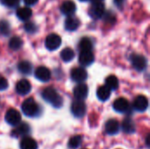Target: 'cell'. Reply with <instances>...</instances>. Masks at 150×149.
Instances as JSON below:
<instances>
[{
    "label": "cell",
    "mask_w": 150,
    "mask_h": 149,
    "mask_svg": "<svg viewBox=\"0 0 150 149\" xmlns=\"http://www.w3.org/2000/svg\"><path fill=\"white\" fill-rule=\"evenodd\" d=\"M120 131V123L116 119H110L105 123V132L110 135L118 133Z\"/></svg>",
    "instance_id": "e0dca14e"
},
{
    "label": "cell",
    "mask_w": 150,
    "mask_h": 149,
    "mask_svg": "<svg viewBox=\"0 0 150 149\" xmlns=\"http://www.w3.org/2000/svg\"><path fill=\"white\" fill-rule=\"evenodd\" d=\"M18 69L21 74L24 75H30L33 69L32 64L28 61H22L18 65Z\"/></svg>",
    "instance_id": "7402d4cb"
},
{
    "label": "cell",
    "mask_w": 150,
    "mask_h": 149,
    "mask_svg": "<svg viewBox=\"0 0 150 149\" xmlns=\"http://www.w3.org/2000/svg\"><path fill=\"white\" fill-rule=\"evenodd\" d=\"M113 109L120 112V113H123V112H127L129 110V103L128 101L124 98V97H120L118 99H116L113 103Z\"/></svg>",
    "instance_id": "4fadbf2b"
},
{
    "label": "cell",
    "mask_w": 150,
    "mask_h": 149,
    "mask_svg": "<svg viewBox=\"0 0 150 149\" xmlns=\"http://www.w3.org/2000/svg\"><path fill=\"white\" fill-rule=\"evenodd\" d=\"M88 87L84 83H79L74 88V97L76 100L83 101L88 96Z\"/></svg>",
    "instance_id": "30bf717a"
},
{
    "label": "cell",
    "mask_w": 150,
    "mask_h": 149,
    "mask_svg": "<svg viewBox=\"0 0 150 149\" xmlns=\"http://www.w3.org/2000/svg\"><path fill=\"white\" fill-rule=\"evenodd\" d=\"M149 106V100L145 96H138L134 101V108L138 112H145Z\"/></svg>",
    "instance_id": "7c38bea8"
},
{
    "label": "cell",
    "mask_w": 150,
    "mask_h": 149,
    "mask_svg": "<svg viewBox=\"0 0 150 149\" xmlns=\"http://www.w3.org/2000/svg\"><path fill=\"white\" fill-rule=\"evenodd\" d=\"M22 45H23V41H22L21 38H19L18 36L12 37L9 41V47L12 50H18L22 47Z\"/></svg>",
    "instance_id": "4316f807"
},
{
    "label": "cell",
    "mask_w": 150,
    "mask_h": 149,
    "mask_svg": "<svg viewBox=\"0 0 150 149\" xmlns=\"http://www.w3.org/2000/svg\"><path fill=\"white\" fill-rule=\"evenodd\" d=\"M111 96V90H109L105 85L100 86L97 90V97L100 101H106Z\"/></svg>",
    "instance_id": "ffe728a7"
},
{
    "label": "cell",
    "mask_w": 150,
    "mask_h": 149,
    "mask_svg": "<svg viewBox=\"0 0 150 149\" xmlns=\"http://www.w3.org/2000/svg\"><path fill=\"white\" fill-rule=\"evenodd\" d=\"M61 44H62V39L56 33H51V34H49L46 38V40H45L46 47L48 50H50V51H53V50L57 49L61 46Z\"/></svg>",
    "instance_id": "277c9868"
},
{
    "label": "cell",
    "mask_w": 150,
    "mask_h": 149,
    "mask_svg": "<svg viewBox=\"0 0 150 149\" xmlns=\"http://www.w3.org/2000/svg\"><path fill=\"white\" fill-rule=\"evenodd\" d=\"M38 145L36 141L29 137L24 138L20 142V149H37Z\"/></svg>",
    "instance_id": "44dd1931"
},
{
    "label": "cell",
    "mask_w": 150,
    "mask_h": 149,
    "mask_svg": "<svg viewBox=\"0 0 150 149\" xmlns=\"http://www.w3.org/2000/svg\"><path fill=\"white\" fill-rule=\"evenodd\" d=\"M91 6L89 11V14L93 18H101L105 13V0H91Z\"/></svg>",
    "instance_id": "7a4b0ae2"
},
{
    "label": "cell",
    "mask_w": 150,
    "mask_h": 149,
    "mask_svg": "<svg viewBox=\"0 0 150 149\" xmlns=\"http://www.w3.org/2000/svg\"><path fill=\"white\" fill-rule=\"evenodd\" d=\"M25 30L27 32H30V33H33L34 32H36L37 30V26L33 22H27L25 24Z\"/></svg>",
    "instance_id": "f546056e"
},
{
    "label": "cell",
    "mask_w": 150,
    "mask_h": 149,
    "mask_svg": "<svg viewBox=\"0 0 150 149\" xmlns=\"http://www.w3.org/2000/svg\"><path fill=\"white\" fill-rule=\"evenodd\" d=\"M41 96H42V97H43V99L45 101L48 102L49 104H51L53 106H54L56 108H59V107H61L62 105V103H63L62 97L52 87L46 88L42 91Z\"/></svg>",
    "instance_id": "6da1fadb"
},
{
    "label": "cell",
    "mask_w": 150,
    "mask_h": 149,
    "mask_svg": "<svg viewBox=\"0 0 150 149\" xmlns=\"http://www.w3.org/2000/svg\"><path fill=\"white\" fill-rule=\"evenodd\" d=\"M131 62L133 67L138 71H143L146 69L148 65L147 59L141 54H133L131 56Z\"/></svg>",
    "instance_id": "5b68a950"
},
{
    "label": "cell",
    "mask_w": 150,
    "mask_h": 149,
    "mask_svg": "<svg viewBox=\"0 0 150 149\" xmlns=\"http://www.w3.org/2000/svg\"><path fill=\"white\" fill-rule=\"evenodd\" d=\"M149 138H150V135L149 134H148V136H147V139H146V143H147V146L149 148Z\"/></svg>",
    "instance_id": "e575fe53"
},
{
    "label": "cell",
    "mask_w": 150,
    "mask_h": 149,
    "mask_svg": "<svg viewBox=\"0 0 150 149\" xmlns=\"http://www.w3.org/2000/svg\"><path fill=\"white\" fill-rule=\"evenodd\" d=\"M80 1H87V0H80Z\"/></svg>",
    "instance_id": "d590c367"
},
{
    "label": "cell",
    "mask_w": 150,
    "mask_h": 149,
    "mask_svg": "<svg viewBox=\"0 0 150 149\" xmlns=\"http://www.w3.org/2000/svg\"><path fill=\"white\" fill-rule=\"evenodd\" d=\"M71 112L76 118H81L84 116L86 112V105L83 101L76 100L71 105Z\"/></svg>",
    "instance_id": "52a82bcc"
},
{
    "label": "cell",
    "mask_w": 150,
    "mask_h": 149,
    "mask_svg": "<svg viewBox=\"0 0 150 149\" xmlns=\"http://www.w3.org/2000/svg\"><path fill=\"white\" fill-rule=\"evenodd\" d=\"M79 25H80V21L78 20V18H76V17H73V16L68 17L64 22L65 29L69 32L76 31L79 27Z\"/></svg>",
    "instance_id": "2e32d148"
},
{
    "label": "cell",
    "mask_w": 150,
    "mask_h": 149,
    "mask_svg": "<svg viewBox=\"0 0 150 149\" xmlns=\"http://www.w3.org/2000/svg\"><path fill=\"white\" fill-rule=\"evenodd\" d=\"M24 2H25V4L27 5V7L28 6H32V5H34L37 2H38V0H24Z\"/></svg>",
    "instance_id": "d6a6232c"
},
{
    "label": "cell",
    "mask_w": 150,
    "mask_h": 149,
    "mask_svg": "<svg viewBox=\"0 0 150 149\" xmlns=\"http://www.w3.org/2000/svg\"><path fill=\"white\" fill-rule=\"evenodd\" d=\"M71 78L73 81L76 83H81L86 80L87 78V72L84 68H75L71 70L70 73Z\"/></svg>",
    "instance_id": "9c48e42d"
},
{
    "label": "cell",
    "mask_w": 150,
    "mask_h": 149,
    "mask_svg": "<svg viewBox=\"0 0 150 149\" xmlns=\"http://www.w3.org/2000/svg\"><path fill=\"white\" fill-rule=\"evenodd\" d=\"M32 89L31 83L26 79L19 80L16 84V90L19 95H26L30 92Z\"/></svg>",
    "instance_id": "5bb4252c"
},
{
    "label": "cell",
    "mask_w": 150,
    "mask_h": 149,
    "mask_svg": "<svg viewBox=\"0 0 150 149\" xmlns=\"http://www.w3.org/2000/svg\"><path fill=\"white\" fill-rule=\"evenodd\" d=\"M21 115L15 109H10L5 113V121L11 126H17L20 123Z\"/></svg>",
    "instance_id": "8992f818"
},
{
    "label": "cell",
    "mask_w": 150,
    "mask_h": 149,
    "mask_svg": "<svg viewBox=\"0 0 150 149\" xmlns=\"http://www.w3.org/2000/svg\"><path fill=\"white\" fill-rule=\"evenodd\" d=\"M34 76L38 80H40L41 82H47L51 78V73H50L49 69L43 66H40L36 68V70L34 72Z\"/></svg>",
    "instance_id": "ba28073f"
},
{
    "label": "cell",
    "mask_w": 150,
    "mask_h": 149,
    "mask_svg": "<svg viewBox=\"0 0 150 149\" xmlns=\"http://www.w3.org/2000/svg\"><path fill=\"white\" fill-rule=\"evenodd\" d=\"M0 2L7 7H16L19 4V0H0Z\"/></svg>",
    "instance_id": "4dcf8cb0"
},
{
    "label": "cell",
    "mask_w": 150,
    "mask_h": 149,
    "mask_svg": "<svg viewBox=\"0 0 150 149\" xmlns=\"http://www.w3.org/2000/svg\"><path fill=\"white\" fill-rule=\"evenodd\" d=\"M16 14H17V17H18L20 20H22V21H26V20H28V19L31 18L33 12H32V10H31L29 7L25 6V7H20V8H18V9L17 10Z\"/></svg>",
    "instance_id": "ac0fdd59"
},
{
    "label": "cell",
    "mask_w": 150,
    "mask_h": 149,
    "mask_svg": "<svg viewBox=\"0 0 150 149\" xmlns=\"http://www.w3.org/2000/svg\"><path fill=\"white\" fill-rule=\"evenodd\" d=\"M124 1L125 0H114V3L116 4V5L119 7V8H121L123 4H124Z\"/></svg>",
    "instance_id": "836d02e7"
},
{
    "label": "cell",
    "mask_w": 150,
    "mask_h": 149,
    "mask_svg": "<svg viewBox=\"0 0 150 149\" xmlns=\"http://www.w3.org/2000/svg\"><path fill=\"white\" fill-rule=\"evenodd\" d=\"M74 57H75V52L70 47H66L61 52V58L65 62H69L72 61Z\"/></svg>",
    "instance_id": "d4e9b609"
},
{
    "label": "cell",
    "mask_w": 150,
    "mask_h": 149,
    "mask_svg": "<svg viewBox=\"0 0 150 149\" xmlns=\"http://www.w3.org/2000/svg\"><path fill=\"white\" fill-rule=\"evenodd\" d=\"M92 41L90 38L84 37L83 39H81V40L79 41L78 47L79 49L81 51H91L92 49Z\"/></svg>",
    "instance_id": "cb8c5ba5"
},
{
    "label": "cell",
    "mask_w": 150,
    "mask_h": 149,
    "mask_svg": "<svg viewBox=\"0 0 150 149\" xmlns=\"http://www.w3.org/2000/svg\"><path fill=\"white\" fill-rule=\"evenodd\" d=\"M82 143V137L80 135H75L73 137H71L69 141V148H77Z\"/></svg>",
    "instance_id": "83f0119b"
},
{
    "label": "cell",
    "mask_w": 150,
    "mask_h": 149,
    "mask_svg": "<svg viewBox=\"0 0 150 149\" xmlns=\"http://www.w3.org/2000/svg\"><path fill=\"white\" fill-rule=\"evenodd\" d=\"M105 86L109 90H117L119 87V80L115 76H109L105 79Z\"/></svg>",
    "instance_id": "484cf974"
},
{
    "label": "cell",
    "mask_w": 150,
    "mask_h": 149,
    "mask_svg": "<svg viewBox=\"0 0 150 149\" xmlns=\"http://www.w3.org/2000/svg\"><path fill=\"white\" fill-rule=\"evenodd\" d=\"M78 61L83 66H90L94 61V55L91 51H81Z\"/></svg>",
    "instance_id": "9a60e30c"
},
{
    "label": "cell",
    "mask_w": 150,
    "mask_h": 149,
    "mask_svg": "<svg viewBox=\"0 0 150 149\" xmlns=\"http://www.w3.org/2000/svg\"><path fill=\"white\" fill-rule=\"evenodd\" d=\"M76 10V6L75 4V3L71 0H66L62 3V6H61V11L62 14L70 17L72 16Z\"/></svg>",
    "instance_id": "8fae6325"
},
{
    "label": "cell",
    "mask_w": 150,
    "mask_h": 149,
    "mask_svg": "<svg viewBox=\"0 0 150 149\" xmlns=\"http://www.w3.org/2000/svg\"><path fill=\"white\" fill-rule=\"evenodd\" d=\"M8 81L4 78L0 76V90H4L8 88Z\"/></svg>",
    "instance_id": "1f68e13d"
},
{
    "label": "cell",
    "mask_w": 150,
    "mask_h": 149,
    "mask_svg": "<svg viewBox=\"0 0 150 149\" xmlns=\"http://www.w3.org/2000/svg\"><path fill=\"white\" fill-rule=\"evenodd\" d=\"M30 132V127L25 123H21L17 125V127L12 131V135L15 137H19L23 135H26Z\"/></svg>",
    "instance_id": "d6986e66"
},
{
    "label": "cell",
    "mask_w": 150,
    "mask_h": 149,
    "mask_svg": "<svg viewBox=\"0 0 150 149\" xmlns=\"http://www.w3.org/2000/svg\"><path fill=\"white\" fill-rule=\"evenodd\" d=\"M10 33V25L6 20L0 21V34L7 36Z\"/></svg>",
    "instance_id": "f1b7e54d"
},
{
    "label": "cell",
    "mask_w": 150,
    "mask_h": 149,
    "mask_svg": "<svg viewBox=\"0 0 150 149\" xmlns=\"http://www.w3.org/2000/svg\"><path fill=\"white\" fill-rule=\"evenodd\" d=\"M122 130L127 133H133L135 132V125L131 119H126L122 122Z\"/></svg>",
    "instance_id": "603a6c76"
},
{
    "label": "cell",
    "mask_w": 150,
    "mask_h": 149,
    "mask_svg": "<svg viewBox=\"0 0 150 149\" xmlns=\"http://www.w3.org/2000/svg\"><path fill=\"white\" fill-rule=\"evenodd\" d=\"M39 105L33 98L25 99L22 104V112L27 117H34L39 112Z\"/></svg>",
    "instance_id": "3957f363"
}]
</instances>
